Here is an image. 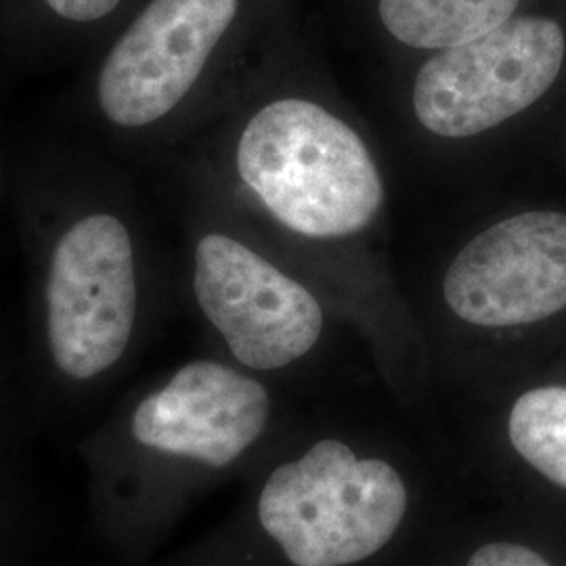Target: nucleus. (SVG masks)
<instances>
[{"label":"nucleus","instance_id":"nucleus-1","mask_svg":"<svg viewBox=\"0 0 566 566\" xmlns=\"http://www.w3.org/2000/svg\"><path fill=\"white\" fill-rule=\"evenodd\" d=\"M9 208L30 283V350L46 390L86 395L130 361L156 256L130 164L72 133L9 154Z\"/></svg>","mask_w":566,"mask_h":566},{"label":"nucleus","instance_id":"nucleus-2","mask_svg":"<svg viewBox=\"0 0 566 566\" xmlns=\"http://www.w3.org/2000/svg\"><path fill=\"white\" fill-rule=\"evenodd\" d=\"M242 0H149L65 93V130L137 163L187 112Z\"/></svg>","mask_w":566,"mask_h":566},{"label":"nucleus","instance_id":"nucleus-3","mask_svg":"<svg viewBox=\"0 0 566 566\" xmlns=\"http://www.w3.org/2000/svg\"><path fill=\"white\" fill-rule=\"evenodd\" d=\"M229 158L243 191L306 238L359 233L385 202L364 139L322 105L298 97L256 107L238 128Z\"/></svg>","mask_w":566,"mask_h":566},{"label":"nucleus","instance_id":"nucleus-4","mask_svg":"<svg viewBox=\"0 0 566 566\" xmlns=\"http://www.w3.org/2000/svg\"><path fill=\"white\" fill-rule=\"evenodd\" d=\"M407 507L395 465L324 439L266 476L256 518L290 565L350 566L390 544Z\"/></svg>","mask_w":566,"mask_h":566},{"label":"nucleus","instance_id":"nucleus-5","mask_svg":"<svg viewBox=\"0 0 566 566\" xmlns=\"http://www.w3.org/2000/svg\"><path fill=\"white\" fill-rule=\"evenodd\" d=\"M565 32L554 20L512 18L426 61L413 84L416 118L432 135L468 139L525 112L556 82Z\"/></svg>","mask_w":566,"mask_h":566},{"label":"nucleus","instance_id":"nucleus-6","mask_svg":"<svg viewBox=\"0 0 566 566\" xmlns=\"http://www.w3.org/2000/svg\"><path fill=\"white\" fill-rule=\"evenodd\" d=\"M191 296L238 364L273 371L303 359L324 332L315 296L224 229L191 243Z\"/></svg>","mask_w":566,"mask_h":566},{"label":"nucleus","instance_id":"nucleus-7","mask_svg":"<svg viewBox=\"0 0 566 566\" xmlns=\"http://www.w3.org/2000/svg\"><path fill=\"white\" fill-rule=\"evenodd\" d=\"M271 397L233 365L198 359L143 392L124 416L133 446L208 468L235 464L263 437Z\"/></svg>","mask_w":566,"mask_h":566},{"label":"nucleus","instance_id":"nucleus-8","mask_svg":"<svg viewBox=\"0 0 566 566\" xmlns=\"http://www.w3.org/2000/svg\"><path fill=\"white\" fill-rule=\"evenodd\" d=\"M451 313L479 327L537 324L566 306V214L533 210L479 233L447 269Z\"/></svg>","mask_w":566,"mask_h":566},{"label":"nucleus","instance_id":"nucleus-9","mask_svg":"<svg viewBox=\"0 0 566 566\" xmlns=\"http://www.w3.org/2000/svg\"><path fill=\"white\" fill-rule=\"evenodd\" d=\"M521 0H380L386 30L407 46L449 49L512 20Z\"/></svg>","mask_w":566,"mask_h":566},{"label":"nucleus","instance_id":"nucleus-10","mask_svg":"<svg viewBox=\"0 0 566 566\" xmlns=\"http://www.w3.org/2000/svg\"><path fill=\"white\" fill-rule=\"evenodd\" d=\"M507 437L526 464L566 489V386L521 395L507 418Z\"/></svg>","mask_w":566,"mask_h":566},{"label":"nucleus","instance_id":"nucleus-11","mask_svg":"<svg viewBox=\"0 0 566 566\" xmlns=\"http://www.w3.org/2000/svg\"><path fill=\"white\" fill-rule=\"evenodd\" d=\"M49 23L60 28H99L109 23L126 0H34Z\"/></svg>","mask_w":566,"mask_h":566},{"label":"nucleus","instance_id":"nucleus-12","mask_svg":"<svg viewBox=\"0 0 566 566\" xmlns=\"http://www.w3.org/2000/svg\"><path fill=\"white\" fill-rule=\"evenodd\" d=\"M465 566H552L542 554L512 542H491L474 549Z\"/></svg>","mask_w":566,"mask_h":566},{"label":"nucleus","instance_id":"nucleus-13","mask_svg":"<svg viewBox=\"0 0 566 566\" xmlns=\"http://www.w3.org/2000/svg\"><path fill=\"white\" fill-rule=\"evenodd\" d=\"M9 206V154L2 145V126H0V212Z\"/></svg>","mask_w":566,"mask_h":566},{"label":"nucleus","instance_id":"nucleus-14","mask_svg":"<svg viewBox=\"0 0 566 566\" xmlns=\"http://www.w3.org/2000/svg\"><path fill=\"white\" fill-rule=\"evenodd\" d=\"M0 378H2V369H0Z\"/></svg>","mask_w":566,"mask_h":566}]
</instances>
